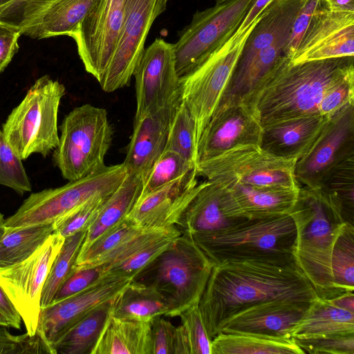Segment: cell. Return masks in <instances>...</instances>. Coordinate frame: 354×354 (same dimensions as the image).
Segmentation results:
<instances>
[{
    "instance_id": "6da1fadb",
    "label": "cell",
    "mask_w": 354,
    "mask_h": 354,
    "mask_svg": "<svg viewBox=\"0 0 354 354\" xmlns=\"http://www.w3.org/2000/svg\"><path fill=\"white\" fill-rule=\"evenodd\" d=\"M317 297L295 263L229 261L214 266L198 306L213 339L225 320L249 306L271 300L311 303Z\"/></svg>"
},
{
    "instance_id": "7a4b0ae2",
    "label": "cell",
    "mask_w": 354,
    "mask_h": 354,
    "mask_svg": "<svg viewBox=\"0 0 354 354\" xmlns=\"http://www.w3.org/2000/svg\"><path fill=\"white\" fill-rule=\"evenodd\" d=\"M283 55L246 103L262 127L304 115L320 114L326 91L354 71V56L292 64Z\"/></svg>"
},
{
    "instance_id": "3957f363",
    "label": "cell",
    "mask_w": 354,
    "mask_h": 354,
    "mask_svg": "<svg viewBox=\"0 0 354 354\" xmlns=\"http://www.w3.org/2000/svg\"><path fill=\"white\" fill-rule=\"evenodd\" d=\"M290 215L296 227L295 264L319 297H335L331 256L345 223L339 207L319 189L300 187Z\"/></svg>"
},
{
    "instance_id": "277c9868",
    "label": "cell",
    "mask_w": 354,
    "mask_h": 354,
    "mask_svg": "<svg viewBox=\"0 0 354 354\" xmlns=\"http://www.w3.org/2000/svg\"><path fill=\"white\" fill-rule=\"evenodd\" d=\"M190 236L214 265L229 261L295 263L296 227L290 214L247 218L216 233Z\"/></svg>"
},
{
    "instance_id": "5b68a950",
    "label": "cell",
    "mask_w": 354,
    "mask_h": 354,
    "mask_svg": "<svg viewBox=\"0 0 354 354\" xmlns=\"http://www.w3.org/2000/svg\"><path fill=\"white\" fill-rule=\"evenodd\" d=\"M214 266L192 237L181 232L131 281L159 292L169 304L167 317H173L198 305Z\"/></svg>"
},
{
    "instance_id": "8992f818",
    "label": "cell",
    "mask_w": 354,
    "mask_h": 354,
    "mask_svg": "<svg viewBox=\"0 0 354 354\" xmlns=\"http://www.w3.org/2000/svg\"><path fill=\"white\" fill-rule=\"evenodd\" d=\"M65 86L46 75L37 79L8 116L3 135L22 160L46 157L59 143L57 115Z\"/></svg>"
},
{
    "instance_id": "52a82bcc",
    "label": "cell",
    "mask_w": 354,
    "mask_h": 354,
    "mask_svg": "<svg viewBox=\"0 0 354 354\" xmlns=\"http://www.w3.org/2000/svg\"><path fill=\"white\" fill-rule=\"evenodd\" d=\"M53 158L64 178L77 180L102 169L113 131L106 109L86 104L64 118Z\"/></svg>"
},
{
    "instance_id": "ba28073f",
    "label": "cell",
    "mask_w": 354,
    "mask_h": 354,
    "mask_svg": "<svg viewBox=\"0 0 354 354\" xmlns=\"http://www.w3.org/2000/svg\"><path fill=\"white\" fill-rule=\"evenodd\" d=\"M126 175L123 163L105 166L63 186L32 193L15 214L5 219L6 232L29 225L53 224L90 199L110 196Z\"/></svg>"
},
{
    "instance_id": "9c48e42d",
    "label": "cell",
    "mask_w": 354,
    "mask_h": 354,
    "mask_svg": "<svg viewBox=\"0 0 354 354\" xmlns=\"http://www.w3.org/2000/svg\"><path fill=\"white\" fill-rule=\"evenodd\" d=\"M260 15L245 28L236 30L194 71L180 78L181 101L194 120L198 142L219 105L244 43Z\"/></svg>"
},
{
    "instance_id": "30bf717a",
    "label": "cell",
    "mask_w": 354,
    "mask_h": 354,
    "mask_svg": "<svg viewBox=\"0 0 354 354\" xmlns=\"http://www.w3.org/2000/svg\"><path fill=\"white\" fill-rule=\"evenodd\" d=\"M296 162L276 156L259 145H243L198 163L196 169L210 182L298 189Z\"/></svg>"
},
{
    "instance_id": "8fae6325",
    "label": "cell",
    "mask_w": 354,
    "mask_h": 354,
    "mask_svg": "<svg viewBox=\"0 0 354 354\" xmlns=\"http://www.w3.org/2000/svg\"><path fill=\"white\" fill-rule=\"evenodd\" d=\"M255 0H230L197 11L174 44L180 78L186 76L239 28Z\"/></svg>"
},
{
    "instance_id": "7c38bea8",
    "label": "cell",
    "mask_w": 354,
    "mask_h": 354,
    "mask_svg": "<svg viewBox=\"0 0 354 354\" xmlns=\"http://www.w3.org/2000/svg\"><path fill=\"white\" fill-rule=\"evenodd\" d=\"M64 239L60 234L52 233L27 259L0 268V286L19 313L30 336L37 333L43 286Z\"/></svg>"
},
{
    "instance_id": "4fadbf2b",
    "label": "cell",
    "mask_w": 354,
    "mask_h": 354,
    "mask_svg": "<svg viewBox=\"0 0 354 354\" xmlns=\"http://www.w3.org/2000/svg\"><path fill=\"white\" fill-rule=\"evenodd\" d=\"M169 0H126L122 24L111 59L99 82L105 92L129 85L145 51V43L156 19Z\"/></svg>"
},
{
    "instance_id": "5bb4252c",
    "label": "cell",
    "mask_w": 354,
    "mask_h": 354,
    "mask_svg": "<svg viewBox=\"0 0 354 354\" xmlns=\"http://www.w3.org/2000/svg\"><path fill=\"white\" fill-rule=\"evenodd\" d=\"M133 76L135 119L162 109H176L180 105V81L176 71L174 44L156 39L145 49Z\"/></svg>"
},
{
    "instance_id": "9a60e30c",
    "label": "cell",
    "mask_w": 354,
    "mask_h": 354,
    "mask_svg": "<svg viewBox=\"0 0 354 354\" xmlns=\"http://www.w3.org/2000/svg\"><path fill=\"white\" fill-rule=\"evenodd\" d=\"M126 0H95L71 37L87 73L98 82L117 46Z\"/></svg>"
},
{
    "instance_id": "2e32d148",
    "label": "cell",
    "mask_w": 354,
    "mask_h": 354,
    "mask_svg": "<svg viewBox=\"0 0 354 354\" xmlns=\"http://www.w3.org/2000/svg\"><path fill=\"white\" fill-rule=\"evenodd\" d=\"M354 154V103L331 115L314 143L295 164L299 185L315 189L337 164Z\"/></svg>"
},
{
    "instance_id": "e0dca14e",
    "label": "cell",
    "mask_w": 354,
    "mask_h": 354,
    "mask_svg": "<svg viewBox=\"0 0 354 354\" xmlns=\"http://www.w3.org/2000/svg\"><path fill=\"white\" fill-rule=\"evenodd\" d=\"M131 280L130 276L109 272L86 289L41 308L36 333L55 354V344L71 327L99 305L118 296Z\"/></svg>"
},
{
    "instance_id": "ac0fdd59",
    "label": "cell",
    "mask_w": 354,
    "mask_h": 354,
    "mask_svg": "<svg viewBox=\"0 0 354 354\" xmlns=\"http://www.w3.org/2000/svg\"><path fill=\"white\" fill-rule=\"evenodd\" d=\"M261 135L262 126L246 103L219 105L200 137L197 165L240 145H260Z\"/></svg>"
},
{
    "instance_id": "d6986e66",
    "label": "cell",
    "mask_w": 354,
    "mask_h": 354,
    "mask_svg": "<svg viewBox=\"0 0 354 354\" xmlns=\"http://www.w3.org/2000/svg\"><path fill=\"white\" fill-rule=\"evenodd\" d=\"M197 169L140 196L127 216L139 227L165 228L174 227L183 212L203 185L198 183Z\"/></svg>"
},
{
    "instance_id": "ffe728a7",
    "label": "cell",
    "mask_w": 354,
    "mask_h": 354,
    "mask_svg": "<svg viewBox=\"0 0 354 354\" xmlns=\"http://www.w3.org/2000/svg\"><path fill=\"white\" fill-rule=\"evenodd\" d=\"M310 303L271 300L249 306L230 316L220 333L251 334L292 339L290 330L306 314Z\"/></svg>"
},
{
    "instance_id": "44dd1931",
    "label": "cell",
    "mask_w": 354,
    "mask_h": 354,
    "mask_svg": "<svg viewBox=\"0 0 354 354\" xmlns=\"http://www.w3.org/2000/svg\"><path fill=\"white\" fill-rule=\"evenodd\" d=\"M215 183L221 189L227 213L238 219L290 214L300 189L257 187L237 183Z\"/></svg>"
},
{
    "instance_id": "7402d4cb",
    "label": "cell",
    "mask_w": 354,
    "mask_h": 354,
    "mask_svg": "<svg viewBox=\"0 0 354 354\" xmlns=\"http://www.w3.org/2000/svg\"><path fill=\"white\" fill-rule=\"evenodd\" d=\"M305 1L273 0L267 6L244 43L225 91L240 82L260 50L290 32Z\"/></svg>"
},
{
    "instance_id": "603a6c76",
    "label": "cell",
    "mask_w": 354,
    "mask_h": 354,
    "mask_svg": "<svg viewBox=\"0 0 354 354\" xmlns=\"http://www.w3.org/2000/svg\"><path fill=\"white\" fill-rule=\"evenodd\" d=\"M177 108L162 109L134 119L123 162L127 174L137 176L145 183L165 150L170 122Z\"/></svg>"
},
{
    "instance_id": "cb8c5ba5",
    "label": "cell",
    "mask_w": 354,
    "mask_h": 354,
    "mask_svg": "<svg viewBox=\"0 0 354 354\" xmlns=\"http://www.w3.org/2000/svg\"><path fill=\"white\" fill-rule=\"evenodd\" d=\"M330 117L314 114L265 125L260 146L276 156L297 160L310 149Z\"/></svg>"
},
{
    "instance_id": "d4e9b609",
    "label": "cell",
    "mask_w": 354,
    "mask_h": 354,
    "mask_svg": "<svg viewBox=\"0 0 354 354\" xmlns=\"http://www.w3.org/2000/svg\"><path fill=\"white\" fill-rule=\"evenodd\" d=\"M243 220L233 218L227 213L220 187L206 180L176 226L180 232L190 236L209 234L226 230Z\"/></svg>"
},
{
    "instance_id": "484cf974",
    "label": "cell",
    "mask_w": 354,
    "mask_h": 354,
    "mask_svg": "<svg viewBox=\"0 0 354 354\" xmlns=\"http://www.w3.org/2000/svg\"><path fill=\"white\" fill-rule=\"evenodd\" d=\"M143 184L140 178L127 174L122 183L108 197L96 219L86 231L79 254L124 221L140 197Z\"/></svg>"
},
{
    "instance_id": "4316f807",
    "label": "cell",
    "mask_w": 354,
    "mask_h": 354,
    "mask_svg": "<svg viewBox=\"0 0 354 354\" xmlns=\"http://www.w3.org/2000/svg\"><path fill=\"white\" fill-rule=\"evenodd\" d=\"M95 0H59L20 30L32 39L71 37Z\"/></svg>"
},
{
    "instance_id": "83f0119b",
    "label": "cell",
    "mask_w": 354,
    "mask_h": 354,
    "mask_svg": "<svg viewBox=\"0 0 354 354\" xmlns=\"http://www.w3.org/2000/svg\"><path fill=\"white\" fill-rule=\"evenodd\" d=\"M151 323L111 316L93 354H152Z\"/></svg>"
},
{
    "instance_id": "f1b7e54d",
    "label": "cell",
    "mask_w": 354,
    "mask_h": 354,
    "mask_svg": "<svg viewBox=\"0 0 354 354\" xmlns=\"http://www.w3.org/2000/svg\"><path fill=\"white\" fill-rule=\"evenodd\" d=\"M344 333H354V313L319 297L290 330L292 338Z\"/></svg>"
},
{
    "instance_id": "f546056e",
    "label": "cell",
    "mask_w": 354,
    "mask_h": 354,
    "mask_svg": "<svg viewBox=\"0 0 354 354\" xmlns=\"http://www.w3.org/2000/svg\"><path fill=\"white\" fill-rule=\"evenodd\" d=\"M115 297L99 305L71 327L55 344V354H93L112 316Z\"/></svg>"
},
{
    "instance_id": "4dcf8cb0",
    "label": "cell",
    "mask_w": 354,
    "mask_h": 354,
    "mask_svg": "<svg viewBox=\"0 0 354 354\" xmlns=\"http://www.w3.org/2000/svg\"><path fill=\"white\" fill-rule=\"evenodd\" d=\"M169 304L156 289L131 281L115 297L112 316L118 318L151 322L159 316H167Z\"/></svg>"
},
{
    "instance_id": "1f68e13d",
    "label": "cell",
    "mask_w": 354,
    "mask_h": 354,
    "mask_svg": "<svg viewBox=\"0 0 354 354\" xmlns=\"http://www.w3.org/2000/svg\"><path fill=\"white\" fill-rule=\"evenodd\" d=\"M305 354L294 339L220 333L212 341L211 354Z\"/></svg>"
},
{
    "instance_id": "d6a6232c",
    "label": "cell",
    "mask_w": 354,
    "mask_h": 354,
    "mask_svg": "<svg viewBox=\"0 0 354 354\" xmlns=\"http://www.w3.org/2000/svg\"><path fill=\"white\" fill-rule=\"evenodd\" d=\"M53 231V224L29 225L6 231L0 241V268L27 259Z\"/></svg>"
},
{
    "instance_id": "836d02e7",
    "label": "cell",
    "mask_w": 354,
    "mask_h": 354,
    "mask_svg": "<svg viewBox=\"0 0 354 354\" xmlns=\"http://www.w3.org/2000/svg\"><path fill=\"white\" fill-rule=\"evenodd\" d=\"M317 189L339 207L345 222L354 225V154L332 168Z\"/></svg>"
},
{
    "instance_id": "e575fe53",
    "label": "cell",
    "mask_w": 354,
    "mask_h": 354,
    "mask_svg": "<svg viewBox=\"0 0 354 354\" xmlns=\"http://www.w3.org/2000/svg\"><path fill=\"white\" fill-rule=\"evenodd\" d=\"M333 287L337 296L354 291V225L345 222L335 240L331 256Z\"/></svg>"
},
{
    "instance_id": "d590c367",
    "label": "cell",
    "mask_w": 354,
    "mask_h": 354,
    "mask_svg": "<svg viewBox=\"0 0 354 354\" xmlns=\"http://www.w3.org/2000/svg\"><path fill=\"white\" fill-rule=\"evenodd\" d=\"M86 232H77L65 238L43 286L41 308L50 305L60 286L73 271Z\"/></svg>"
},
{
    "instance_id": "8d00e7d4",
    "label": "cell",
    "mask_w": 354,
    "mask_h": 354,
    "mask_svg": "<svg viewBox=\"0 0 354 354\" xmlns=\"http://www.w3.org/2000/svg\"><path fill=\"white\" fill-rule=\"evenodd\" d=\"M198 142L194 120L181 101L171 118L165 150L180 154L197 167Z\"/></svg>"
},
{
    "instance_id": "74e56055",
    "label": "cell",
    "mask_w": 354,
    "mask_h": 354,
    "mask_svg": "<svg viewBox=\"0 0 354 354\" xmlns=\"http://www.w3.org/2000/svg\"><path fill=\"white\" fill-rule=\"evenodd\" d=\"M194 169H196V166L180 154L164 150L145 181L140 196L152 192Z\"/></svg>"
},
{
    "instance_id": "f35d334b",
    "label": "cell",
    "mask_w": 354,
    "mask_h": 354,
    "mask_svg": "<svg viewBox=\"0 0 354 354\" xmlns=\"http://www.w3.org/2000/svg\"><path fill=\"white\" fill-rule=\"evenodd\" d=\"M347 56H354V25L347 26L330 39L295 55L290 62L297 64Z\"/></svg>"
},
{
    "instance_id": "ab89813d",
    "label": "cell",
    "mask_w": 354,
    "mask_h": 354,
    "mask_svg": "<svg viewBox=\"0 0 354 354\" xmlns=\"http://www.w3.org/2000/svg\"><path fill=\"white\" fill-rule=\"evenodd\" d=\"M181 234L176 226L125 260L110 267L107 272H118L132 278L139 271L154 260Z\"/></svg>"
},
{
    "instance_id": "60d3db41",
    "label": "cell",
    "mask_w": 354,
    "mask_h": 354,
    "mask_svg": "<svg viewBox=\"0 0 354 354\" xmlns=\"http://www.w3.org/2000/svg\"><path fill=\"white\" fill-rule=\"evenodd\" d=\"M22 159L12 150L0 129V185L20 195L32 189Z\"/></svg>"
},
{
    "instance_id": "b9f144b4",
    "label": "cell",
    "mask_w": 354,
    "mask_h": 354,
    "mask_svg": "<svg viewBox=\"0 0 354 354\" xmlns=\"http://www.w3.org/2000/svg\"><path fill=\"white\" fill-rule=\"evenodd\" d=\"M109 196L95 197L75 209L53 223V233L66 238L77 232H86Z\"/></svg>"
},
{
    "instance_id": "7bdbcfd3",
    "label": "cell",
    "mask_w": 354,
    "mask_h": 354,
    "mask_svg": "<svg viewBox=\"0 0 354 354\" xmlns=\"http://www.w3.org/2000/svg\"><path fill=\"white\" fill-rule=\"evenodd\" d=\"M305 353L354 354V333L292 337Z\"/></svg>"
},
{
    "instance_id": "ee69618b",
    "label": "cell",
    "mask_w": 354,
    "mask_h": 354,
    "mask_svg": "<svg viewBox=\"0 0 354 354\" xmlns=\"http://www.w3.org/2000/svg\"><path fill=\"white\" fill-rule=\"evenodd\" d=\"M59 0H14L0 8V23L21 30Z\"/></svg>"
},
{
    "instance_id": "f6af8a7d",
    "label": "cell",
    "mask_w": 354,
    "mask_h": 354,
    "mask_svg": "<svg viewBox=\"0 0 354 354\" xmlns=\"http://www.w3.org/2000/svg\"><path fill=\"white\" fill-rule=\"evenodd\" d=\"M0 354H54L53 351L36 333L11 334L8 326L0 324Z\"/></svg>"
},
{
    "instance_id": "bcb514c9",
    "label": "cell",
    "mask_w": 354,
    "mask_h": 354,
    "mask_svg": "<svg viewBox=\"0 0 354 354\" xmlns=\"http://www.w3.org/2000/svg\"><path fill=\"white\" fill-rule=\"evenodd\" d=\"M179 317L189 339L191 354H211L212 339L208 335L198 305L184 310Z\"/></svg>"
},
{
    "instance_id": "7dc6e473",
    "label": "cell",
    "mask_w": 354,
    "mask_h": 354,
    "mask_svg": "<svg viewBox=\"0 0 354 354\" xmlns=\"http://www.w3.org/2000/svg\"><path fill=\"white\" fill-rule=\"evenodd\" d=\"M107 272L103 265L76 268L60 286L50 304H56L93 285Z\"/></svg>"
},
{
    "instance_id": "c3c4849f",
    "label": "cell",
    "mask_w": 354,
    "mask_h": 354,
    "mask_svg": "<svg viewBox=\"0 0 354 354\" xmlns=\"http://www.w3.org/2000/svg\"><path fill=\"white\" fill-rule=\"evenodd\" d=\"M353 103L354 71L326 91L319 104V113L330 117L346 105Z\"/></svg>"
},
{
    "instance_id": "681fc988",
    "label": "cell",
    "mask_w": 354,
    "mask_h": 354,
    "mask_svg": "<svg viewBox=\"0 0 354 354\" xmlns=\"http://www.w3.org/2000/svg\"><path fill=\"white\" fill-rule=\"evenodd\" d=\"M321 0H306L290 30L283 55L292 59L308 27L312 16Z\"/></svg>"
},
{
    "instance_id": "f907efd6",
    "label": "cell",
    "mask_w": 354,
    "mask_h": 354,
    "mask_svg": "<svg viewBox=\"0 0 354 354\" xmlns=\"http://www.w3.org/2000/svg\"><path fill=\"white\" fill-rule=\"evenodd\" d=\"M176 327L162 316L151 323L152 354H173V342Z\"/></svg>"
},
{
    "instance_id": "816d5d0a",
    "label": "cell",
    "mask_w": 354,
    "mask_h": 354,
    "mask_svg": "<svg viewBox=\"0 0 354 354\" xmlns=\"http://www.w3.org/2000/svg\"><path fill=\"white\" fill-rule=\"evenodd\" d=\"M19 30L0 23V74L19 50Z\"/></svg>"
},
{
    "instance_id": "f5cc1de1",
    "label": "cell",
    "mask_w": 354,
    "mask_h": 354,
    "mask_svg": "<svg viewBox=\"0 0 354 354\" xmlns=\"http://www.w3.org/2000/svg\"><path fill=\"white\" fill-rule=\"evenodd\" d=\"M0 311L7 318L10 326L17 329L20 328L21 317L1 286Z\"/></svg>"
},
{
    "instance_id": "db71d44e",
    "label": "cell",
    "mask_w": 354,
    "mask_h": 354,
    "mask_svg": "<svg viewBox=\"0 0 354 354\" xmlns=\"http://www.w3.org/2000/svg\"><path fill=\"white\" fill-rule=\"evenodd\" d=\"M173 354H191L189 339L183 324L176 327L173 342Z\"/></svg>"
},
{
    "instance_id": "11a10c76",
    "label": "cell",
    "mask_w": 354,
    "mask_h": 354,
    "mask_svg": "<svg viewBox=\"0 0 354 354\" xmlns=\"http://www.w3.org/2000/svg\"><path fill=\"white\" fill-rule=\"evenodd\" d=\"M273 0H255L237 30H241L249 26Z\"/></svg>"
},
{
    "instance_id": "9f6ffc18",
    "label": "cell",
    "mask_w": 354,
    "mask_h": 354,
    "mask_svg": "<svg viewBox=\"0 0 354 354\" xmlns=\"http://www.w3.org/2000/svg\"><path fill=\"white\" fill-rule=\"evenodd\" d=\"M329 299L337 306L354 313L353 291L345 292Z\"/></svg>"
},
{
    "instance_id": "6f0895ef",
    "label": "cell",
    "mask_w": 354,
    "mask_h": 354,
    "mask_svg": "<svg viewBox=\"0 0 354 354\" xmlns=\"http://www.w3.org/2000/svg\"><path fill=\"white\" fill-rule=\"evenodd\" d=\"M328 8L333 11L354 12V0H325Z\"/></svg>"
},
{
    "instance_id": "680465c9",
    "label": "cell",
    "mask_w": 354,
    "mask_h": 354,
    "mask_svg": "<svg viewBox=\"0 0 354 354\" xmlns=\"http://www.w3.org/2000/svg\"><path fill=\"white\" fill-rule=\"evenodd\" d=\"M5 218L3 215L0 213V241L6 233V227L4 226Z\"/></svg>"
},
{
    "instance_id": "91938a15",
    "label": "cell",
    "mask_w": 354,
    "mask_h": 354,
    "mask_svg": "<svg viewBox=\"0 0 354 354\" xmlns=\"http://www.w3.org/2000/svg\"><path fill=\"white\" fill-rule=\"evenodd\" d=\"M0 324L10 326L9 322H8L7 318L3 315V314L1 311H0Z\"/></svg>"
},
{
    "instance_id": "94428289",
    "label": "cell",
    "mask_w": 354,
    "mask_h": 354,
    "mask_svg": "<svg viewBox=\"0 0 354 354\" xmlns=\"http://www.w3.org/2000/svg\"><path fill=\"white\" fill-rule=\"evenodd\" d=\"M14 0H0V8L12 2Z\"/></svg>"
},
{
    "instance_id": "6125c7cd",
    "label": "cell",
    "mask_w": 354,
    "mask_h": 354,
    "mask_svg": "<svg viewBox=\"0 0 354 354\" xmlns=\"http://www.w3.org/2000/svg\"><path fill=\"white\" fill-rule=\"evenodd\" d=\"M228 1H230V0H215L216 4L222 3L223 2Z\"/></svg>"
}]
</instances>
